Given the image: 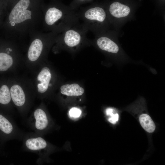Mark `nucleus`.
<instances>
[{"label":"nucleus","instance_id":"nucleus-18","mask_svg":"<svg viewBox=\"0 0 165 165\" xmlns=\"http://www.w3.org/2000/svg\"><path fill=\"white\" fill-rule=\"evenodd\" d=\"M119 116L118 114H113L111 116V118L108 119V121L111 123L115 124L118 121Z\"/></svg>","mask_w":165,"mask_h":165},{"label":"nucleus","instance_id":"nucleus-15","mask_svg":"<svg viewBox=\"0 0 165 165\" xmlns=\"http://www.w3.org/2000/svg\"><path fill=\"white\" fill-rule=\"evenodd\" d=\"M139 120L141 126L146 131L149 133L154 131L156 125L149 115L142 114L140 116Z\"/></svg>","mask_w":165,"mask_h":165},{"label":"nucleus","instance_id":"nucleus-19","mask_svg":"<svg viewBox=\"0 0 165 165\" xmlns=\"http://www.w3.org/2000/svg\"><path fill=\"white\" fill-rule=\"evenodd\" d=\"M4 144L0 139V155H4L5 152L4 151Z\"/></svg>","mask_w":165,"mask_h":165},{"label":"nucleus","instance_id":"nucleus-6","mask_svg":"<svg viewBox=\"0 0 165 165\" xmlns=\"http://www.w3.org/2000/svg\"><path fill=\"white\" fill-rule=\"evenodd\" d=\"M26 124L34 132L42 135L49 128L50 121L44 109L38 107L27 119Z\"/></svg>","mask_w":165,"mask_h":165},{"label":"nucleus","instance_id":"nucleus-11","mask_svg":"<svg viewBox=\"0 0 165 165\" xmlns=\"http://www.w3.org/2000/svg\"><path fill=\"white\" fill-rule=\"evenodd\" d=\"M130 12V8L128 6L116 2L109 6L107 13L108 17L121 18L128 16Z\"/></svg>","mask_w":165,"mask_h":165},{"label":"nucleus","instance_id":"nucleus-12","mask_svg":"<svg viewBox=\"0 0 165 165\" xmlns=\"http://www.w3.org/2000/svg\"><path fill=\"white\" fill-rule=\"evenodd\" d=\"M51 78V74L49 68L47 67L42 68L37 77L38 82L37 85L38 92L43 93L47 91Z\"/></svg>","mask_w":165,"mask_h":165},{"label":"nucleus","instance_id":"nucleus-9","mask_svg":"<svg viewBox=\"0 0 165 165\" xmlns=\"http://www.w3.org/2000/svg\"><path fill=\"white\" fill-rule=\"evenodd\" d=\"M95 38L94 42L101 50L113 53H116L119 52L118 45L108 34L104 32L99 33L97 34Z\"/></svg>","mask_w":165,"mask_h":165},{"label":"nucleus","instance_id":"nucleus-20","mask_svg":"<svg viewBox=\"0 0 165 165\" xmlns=\"http://www.w3.org/2000/svg\"><path fill=\"white\" fill-rule=\"evenodd\" d=\"M91 0H77V1H79V2H83L88 1H90Z\"/></svg>","mask_w":165,"mask_h":165},{"label":"nucleus","instance_id":"nucleus-8","mask_svg":"<svg viewBox=\"0 0 165 165\" xmlns=\"http://www.w3.org/2000/svg\"><path fill=\"white\" fill-rule=\"evenodd\" d=\"M12 101L18 108L20 114L23 118L27 116V99L22 88L19 85H13L10 89Z\"/></svg>","mask_w":165,"mask_h":165},{"label":"nucleus","instance_id":"nucleus-4","mask_svg":"<svg viewBox=\"0 0 165 165\" xmlns=\"http://www.w3.org/2000/svg\"><path fill=\"white\" fill-rule=\"evenodd\" d=\"M88 31L82 24H78L65 30L57 38L58 43L70 48H76L88 42L86 35Z\"/></svg>","mask_w":165,"mask_h":165},{"label":"nucleus","instance_id":"nucleus-7","mask_svg":"<svg viewBox=\"0 0 165 165\" xmlns=\"http://www.w3.org/2000/svg\"><path fill=\"white\" fill-rule=\"evenodd\" d=\"M30 3V0H20L15 6L9 16V23L12 25L31 18V11L27 9Z\"/></svg>","mask_w":165,"mask_h":165},{"label":"nucleus","instance_id":"nucleus-14","mask_svg":"<svg viewBox=\"0 0 165 165\" xmlns=\"http://www.w3.org/2000/svg\"><path fill=\"white\" fill-rule=\"evenodd\" d=\"M60 89L62 94L68 96H79L84 92V89L76 83L63 85Z\"/></svg>","mask_w":165,"mask_h":165},{"label":"nucleus","instance_id":"nucleus-2","mask_svg":"<svg viewBox=\"0 0 165 165\" xmlns=\"http://www.w3.org/2000/svg\"><path fill=\"white\" fill-rule=\"evenodd\" d=\"M87 29L96 34L104 32L108 24L107 12L100 6H94L76 13Z\"/></svg>","mask_w":165,"mask_h":165},{"label":"nucleus","instance_id":"nucleus-5","mask_svg":"<svg viewBox=\"0 0 165 165\" xmlns=\"http://www.w3.org/2000/svg\"><path fill=\"white\" fill-rule=\"evenodd\" d=\"M24 133L11 116L0 111V139L3 144L12 140L21 141Z\"/></svg>","mask_w":165,"mask_h":165},{"label":"nucleus","instance_id":"nucleus-10","mask_svg":"<svg viewBox=\"0 0 165 165\" xmlns=\"http://www.w3.org/2000/svg\"><path fill=\"white\" fill-rule=\"evenodd\" d=\"M12 100L9 87L6 84L0 85V108L1 111L11 116L10 106Z\"/></svg>","mask_w":165,"mask_h":165},{"label":"nucleus","instance_id":"nucleus-17","mask_svg":"<svg viewBox=\"0 0 165 165\" xmlns=\"http://www.w3.org/2000/svg\"><path fill=\"white\" fill-rule=\"evenodd\" d=\"M81 113V111L78 108L74 107L72 108L70 110L69 114L70 116L77 118L79 117Z\"/></svg>","mask_w":165,"mask_h":165},{"label":"nucleus","instance_id":"nucleus-16","mask_svg":"<svg viewBox=\"0 0 165 165\" xmlns=\"http://www.w3.org/2000/svg\"><path fill=\"white\" fill-rule=\"evenodd\" d=\"M13 59L8 53L0 52V72L8 70L13 65Z\"/></svg>","mask_w":165,"mask_h":165},{"label":"nucleus","instance_id":"nucleus-1","mask_svg":"<svg viewBox=\"0 0 165 165\" xmlns=\"http://www.w3.org/2000/svg\"><path fill=\"white\" fill-rule=\"evenodd\" d=\"M45 21L47 26L61 33L79 23L76 13L66 6L49 8L45 13Z\"/></svg>","mask_w":165,"mask_h":165},{"label":"nucleus","instance_id":"nucleus-3","mask_svg":"<svg viewBox=\"0 0 165 165\" xmlns=\"http://www.w3.org/2000/svg\"><path fill=\"white\" fill-rule=\"evenodd\" d=\"M22 151L35 153L38 157L36 163L40 164L48 150L47 142L42 136L34 132L25 133L21 141Z\"/></svg>","mask_w":165,"mask_h":165},{"label":"nucleus","instance_id":"nucleus-13","mask_svg":"<svg viewBox=\"0 0 165 165\" xmlns=\"http://www.w3.org/2000/svg\"><path fill=\"white\" fill-rule=\"evenodd\" d=\"M43 44L42 40L36 39L31 43L28 50V57L31 61H36L40 57L43 50Z\"/></svg>","mask_w":165,"mask_h":165}]
</instances>
